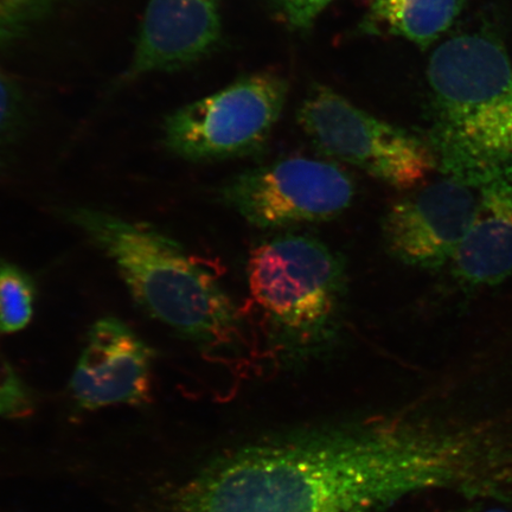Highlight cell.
Segmentation results:
<instances>
[{
	"mask_svg": "<svg viewBox=\"0 0 512 512\" xmlns=\"http://www.w3.org/2000/svg\"><path fill=\"white\" fill-rule=\"evenodd\" d=\"M440 489L503 501L511 441L411 409L300 428L215 459L171 512H379Z\"/></svg>",
	"mask_w": 512,
	"mask_h": 512,
	"instance_id": "obj_1",
	"label": "cell"
},
{
	"mask_svg": "<svg viewBox=\"0 0 512 512\" xmlns=\"http://www.w3.org/2000/svg\"><path fill=\"white\" fill-rule=\"evenodd\" d=\"M61 216L113 260L147 315L202 347L241 342L245 329L239 307L178 242L106 211L74 207L62 209Z\"/></svg>",
	"mask_w": 512,
	"mask_h": 512,
	"instance_id": "obj_3",
	"label": "cell"
},
{
	"mask_svg": "<svg viewBox=\"0 0 512 512\" xmlns=\"http://www.w3.org/2000/svg\"><path fill=\"white\" fill-rule=\"evenodd\" d=\"M287 80L271 72L243 76L166 117L163 142L191 163H214L265 149L283 113Z\"/></svg>",
	"mask_w": 512,
	"mask_h": 512,
	"instance_id": "obj_6",
	"label": "cell"
},
{
	"mask_svg": "<svg viewBox=\"0 0 512 512\" xmlns=\"http://www.w3.org/2000/svg\"><path fill=\"white\" fill-rule=\"evenodd\" d=\"M27 123V105L22 89L0 67V163L19 142Z\"/></svg>",
	"mask_w": 512,
	"mask_h": 512,
	"instance_id": "obj_14",
	"label": "cell"
},
{
	"mask_svg": "<svg viewBox=\"0 0 512 512\" xmlns=\"http://www.w3.org/2000/svg\"><path fill=\"white\" fill-rule=\"evenodd\" d=\"M454 273L473 286L496 285L512 274V184L480 188L475 217L452 259Z\"/></svg>",
	"mask_w": 512,
	"mask_h": 512,
	"instance_id": "obj_11",
	"label": "cell"
},
{
	"mask_svg": "<svg viewBox=\"0 0 512 512\" xmlns=\"http://www.w3.org/2000/svg\"><path fill=\"white\" fill-rule=\"evenodd\" d=\"M334 0H270L275 15L294 31L309 30Z\"/></svg>",
	"mask_w": 512,
	"mask_h": 512,
	"instance_id": "obj_16",
	"label": "cell"
},
{
	"mask_svg": "<svg viewBox=\"0 0 512 512\" xmlns=\"http://www.w3.org/2000/svg\"><path fill=\"white\" fill-rule=\"evenodd\" d=\"M221 40L219 0H150L123 81L194 66Z\"/></svg>",
	"mask_w": 512,
	"mask_h": 512,
	"instance_id": "obj_10",
	"label": "cell"
},
{
	"mask_svg": "<svg viewBox=\"0 0 512 512\" xmlns=\"http://www.w3.org/2000/svg\"><path fill=\"white\" fill-rule=\"evenodd\" d=\"M247 278L267 341L285 362L309 360L337 342L348 275L325 243L303 234L262 241L249 253Z\"/></svg>",
	"mask_w": 512,
	"mask_h": 512,
	"instance_id": "obj_4",
	"label": "cell"
},
{
	"mask_svg": "<svg viewBox=\"0 0 512 512\" xmlns=\"http://www.w3.org/2000/svg\"><path fill=\"white\" fill-rule=\"evenodd\" d=\"M12 403L8 393V390L5 388V384L3 381L2 375H0V416H8L11 412Z\"/></svg>",
	"mask_w": 512,
	"mask_h": 512,
	"instance_id": "obj_17",
	"label": "cell"
},
{
	"mask_svg": "<svg viewBox=\"0 0 512 512\" xmlns=\"http://www.w3.org/2000/svg\"><path fill=\"white\" fill-rule=\"evenodd\" d=\"M36 288L21 268L0 260V334H14L34 316Z\"/></svg>",
	"mask_w": 512,
	"mask_h": 512,
	"instance_id": "obj_13",
	"label": "cell"
},
{
	"mask_svg": "<svg viewBox=\"0 0 512 512\" xmlns=\"http://www.w3.org/2000/svg\"><path fill=\"white\" fill-rule=\"evenodd\" d=\"M57 0H0V44L10 43L37 27Z\"/></svg>",
	"mask_w": 512,
	"mask_h": 512,
	"instance_id": "obj_15",
	"label": "cell"
},
{
	"mask_svg": "<svg viewBox=\"0 0 512 512\" xmlns=\"http://www.w3.org/2000/svg\"><path fill=\"white\" fill-rule=\"evenodd\" d=\"M217 196L252 226L275 230L335 220L351 207L356 185L334 163L291 157L229 178Z\"/></svg>",
	"mask_w": 512,
	"mask_h": 512,
	"instance_id": "obj_7",
	"label": "cell"
},
{
	"mask_svg": "<svg viewBox=\"0 0 512 512\" xmlns=\"http://www.w3.org/2000/svg\"><path fill=\"white\" fill-rule=\"evenodd\" d=\"M390 206L381 220L384 248L403 265L437 270L452 261L475 217L471 185L445 176Z\"/></svg>",
	"mask_w": 512,
	"mask_h": 512,
	"instance_id": "obj_8",
	"label": "cell"
},
{
	"mask_svg": "<svg viewBox=\"0 0 512 512\" xmlns=\"http://www.w3.org/2000/svg\"><path fill=\"white\" fill-rule=\"evenodd\" d=\"M155 351L117 318L98 320L70 379V392L87 411L150 402Z\"/></svg>",
	"mask_w": 512,
	"mask_h": 512,
	"instance_id": "obj_9",
	"label": "cell"
},
{
	"mask_svg": "<svg viewBox=\"0 0 512 512\" xmlns=\"http://www.w3.org/2000/svg\"><path fill=\"white\" fill-rule=\"evenodd\" d=\"M459 512H512L508 509L501 507H486V505H476V507L466 508Z\"/></svg>",
	"mask_w": 512,
	"mask_h": 512,
	"instance_id": "obj_18",
	"label": "cell"
},
{
	"mask_svg": "<svg viewBox=\"0 0 512 512\" xmlns=\"http://www.w3.org/2000/svg\"><path fill=\"white\" fill-rule=\"evenodd\" d=\"M298 124L324 156L396 190H411L438 169L427 138L377 119L326 86L311 88Z\"/></svg>",
	"mask_w": 512,
	"mask_h": 512,
	"instance_id": "obj_5",
	"label": "cell"
},
{
	"mask_svg": "<svg viewBox=\"0 0 512 512\" xmlns=\"http://www.w3.org/2000/svg\"><path fill=\"white\" fill-rule=\"evenodd\" d=\"M465 0H373L361 23L368 35L406 38L426 49L450 29Z\"/></svg>",
	"mask_w": 512,
	"mask_h": 512,
	"instance_id": "obj_12",
	"label": "cell"
},
{
	"mask_svg": "<svg viewBox=\"0 0 512 512\" xmlns=\"http://www.w3.org/2000/svg\"><path fill=\"white\" fill-rule=\"evenodd\" d=\"M427 133L441 174L471 187L512 181V64L496 38H450L427 69Z\"/></svg>",
	"mask_w": 512,
	"mask_h": 512,
	"instance_id": "obj_2",
	"label": "cell"
}]
</instances>
